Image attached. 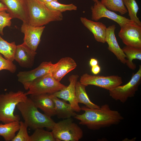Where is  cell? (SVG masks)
Instances as JSON below:
<instances>
[{"label": "cell", "instance_id": "6da1fadb", "mask_svg": "<svg viewBox=\"0 0 141 141\" xmlns=\"http://www.w3.org/2000/svg\"><path fill=\"white\" fill-rule=\"evenodd\" d=\"M81 108L84 113L76 114L74 117L79 121L80 124L91 130H97L117 125L124 119L119 112L111 109L107 104L98 109L90 108L86 106Z\"/></svg>", "mask_w": 141, "mask_h": 141}, {"label": "cell", "instance_id": "7a4b0ae2", "mask_svg": "<svg viewBox=\"0 0 141 141\" xmlns=\"http://www.w3.org/2000/svg\"><path fill=\"white\" fill-rule=\"evenodd\" d=\"M16 107L24 122L28 127L33 130L44 128L51 130L55 123L51 117L39 111L30 97L19 103Z\"/></svg>", "mask_w": 141, "mask_h": 141}, {"label": "cell", "instance_id": "3957f363", "mask_svg": "<svg viewBox=\"0 0 141 141\" xmlns=\"http://www.w3.org/2000/svg\"><path fill=\"white\" fill-rule=\"evenodd\" d=\"M28 14L27 23L34 26H43L63 19L62 13L51 10L39 0H25Z\"/></svg>", "mask_w": 141, "mask_h": 141}, {"label": "cell", "instance_id": "277c9868", "mask_svg": "<svg viewBox=\"0 0 141 141\" xmlns=\"http://www.w3.org/2000/svg\"><path fill=\"white\" fill-rule=\"evenodd\" d=\"M27 95L20 90L0 94V121L4 124L19 122L20 116L14 114L15 109L18 103L26 99Z\"/></svg>", "mask_w": 141, "mask_h": 141}, {"label": "cell", "instance_id": "5b68a950", "mask_svg": "<svg viewBox=\"0 0 141 141\" xmlns=\"http://www.w3.org/2000/svg\"><path fill=\"white\" fill-rule=\"evenodd\" d=\"M51 130L57 141H78L83 135L82 129L71 118L55 123Z\"/></svg>", "mask_w": 141, "mask_h": 141}, {"label": "cell", "instance_id": "8992f818", "mask_svg": "<svg viewBox=\"0 0 141 141\" xmlns=\"http://www.w3.org/2000/svg\"><path fill=\"white\" fill-rule=\"evenodd\" d=\"M66 86L56 80L50 73L34 80L26 93L27 95L32 96L53 94Z\"/></svg>", "mask_w": 141, "mask_h": 141}, {"label": "cell", "instance_id": "52a82bcc", "mask_svg": "<svg viewBox=\"0 0 141 141\" xmlns=\"http://www.w3.org/2000/svg\"><path fill=\"white\" fill-rule=\"evenodd\" d=\"M141 82V66L139 65L138 70L133 73L130 80L123 85L119 86L109 91L110 96L115 101L124 103L129 98L134 96Z\"/></svg>", "mask_w": 141, "mask_h": 141}, {"label": "cell", "instance_id": "ba28073f", "mask_svg": "<svg viewBox=\"0 0 141 141\" xmlns=\"http://www.w3.org/2000/svg\"><path fill=\"white\" fill-rule=\"evenodd\" d=\"M79 81L86 87L89 85H93L109 91L121 85L123 82L121 77L117 75L105 76L92 75L87 73L81 77Z\"/></svg>", "mask_w": 141, "mask_h": 141}, {"label": "cell", "instance_id": "9c48e42d", "mask_svg": "<svg viewBox=\"0 0 141 141\" xmlns=\"http://www.w3.org/2000/svg\"><path fill=\"white\" fill-rule=\"evenodd\" d=\"M118 36L126 46L141 48V26L131 21L122 27Z\"/></svg>", "mask_w": 141, "mask_h": 141}, {"label": "cell", "instance_id": "30bf717a", "mask_svg": "<svg viewBox=\"0 0 141 141\" xmlns=\"http://www.w3.org/2000/svg\"><path fill=\"white\" fill-rule=\"evenodd\" d=\"M54 64L51 61L43 62L33 70L20 72L17 75L18 81L22 85L25 90H28L34 80L50 73Z\"/></svg>", "mask_w": 141, "mask_h": 141}, {"label": "cell", "instance_id": "8fae6325", "mask_svg": "<svg viewBox=\"0 0 141 141\" xmlns=\"http://www.w3.org/2000/svg\"><path fill=\"white\" fill-rule=\"evenodd\" d=\"M91 9L92 12L91 19L92 20L97 21L101 18L106 17L114 21L120 27L132 21L130 19L118 15L108 9L99 1L95 2Z\"/></svg>", "mask_w": 141, "mask_h": 141}, {"label": "cell", "instance_id": "7c38bea8", "mask_svg": "<svg viewBox=\"0 0 141 141\" xmlns=\"http://www.w3.org/2000/svg\"><path fill=\"white\" fill-rule=\"evenodd\" d=\"M45 26H34L27 22H23L21 31L24 34V42L32 50L36 51L40 42Z\"/></svg>", "mask_w": 141, "mask_h": 141}, {"label": "cell", "instance_id": "4fadbf2b", "mask_svg": "<svg viewBox=\"0 0 141 141\" xmlns=\"http://www.w3.org/2000/svg\"><path fill=\"white\" fill-rule=\"evenodd\" d=\"M79 77L78 75H72L68 78L69 82L68 86L53 93L57 97L68 101L76 112H79L81 110L75 96V85Z\"/></svg>", "mask_w": 141, "mask_h": 141}, {"label": "cell", "instance_id": "5bb4252c", "mask_svg": "<svg viewBox=\"0 0 141 141\" xmlns=\"http://www.w3.org/2000/svg\"><path fill=\"white\" fill-rule=\"evenodd\" d=\"M6 7V11L12 18H17L23 22L28 21V14L25 0H0Z\"/></svg>", "mask_w": 141, "mask_h": 141}, {"label": "cell", "instance_id": "9a60e30c", "mask_svg": "<svg viewBox=\"0 0 141 141\" xmlns=\"http://www.w3.org/2000/svg\"><path fill=\"white\" fill-rule=\"evenodd\" d=\"M37 53L24 43L16 45L14 55L15 60L21 67L26 68H32L34 63Z\"/></svg>", "mask_w": 141, "mask_h": 141}, {"label": "cell", "instance_id": "2e32d148", "mask_svg": "<svg viewBox=\"0 0 141 141\" xmlns=\"http://www.w3.org/2000/svg\"><path fill=\"white\" fill-rule=\"evenodd\" d=\"M77 66L75 61L71 57L62 58L54 64L50 73L54 78L60 81L66 75L74 69Z\"/></svg>", "mask_w": 141, "mask_h": 141}, {"label": "cell", "instance_id": "e0dca14e", "mask_svg": "<svg viewBox=\"0 0 141 141\" xmlns=\"http://www.w3.org/2000/svg\"><path fill=\"white\" fill-rule=\"evenodd\" d=\"M116 28L115 25L110 26L107 28L105 42L108 45V50L113 53L121 63L125 64L126 56L120 47L116 40L115 33Z\"/></svg>", "mask_w": 141, "mask_h": 141}, {"label": "cell", "instance_id": "ac0fdd59", "mask_svg": "<svg viewBox=\"0 0 141 141\" xmlns=\"http://www.w3.org/2000/svg\"><path fill=\"white\" fill-rule=\"evenodd\" d=\"M49 94L30 95V98L38 108L42 110L44 114L51 117L56 115V111L54 103Z\"/></svg>", "mask_w": 141, "mask_h": 141}, {"label": "cell", "instance_id": "d6986e66", "mask_svg": "<svg viewBox=\"0 0 141 141\" xmlns=\"http://www.w3.org/2000/svg\"><path fill=\"white\" fill-rule=\"evenodd\" d=\"M80 20L84 26L92 33L97 41L103 43L106 42L107 28L105 24L101 22L89 20L85 17H81Z\"/></svg>", "mask_w": 141, "mask_h": 141}, {"label": "cell", "instance_id": "ffe728a7", "mask_svg": "<svg viewBox=\"0 0 141 141\" xmlns=\"http://www.w3.org/2000/svg\"><path fill=\"white\" fill-rule=\"evenodd\" d=\"M49 95L54 103L56 115L58 118L65 119L74 117L76 115L75 111L70 103H67L63 99H60L53 94Z\"/></svg>", "mask_w": 141, "mask_h": 141}, {"label": "cell", "instance_id": "44dd1931", "mask_svg": "<svg viewBox=\"0 0 141 141\" xmlns=\"http://www.w3.org/2000/svg\"><path fill=\"white\" fill-rule=\"evenodd\" d=\"M86 87L80 81L77 82L75 85V96L78 103L83 104L90 108H99L100 106L93 103L89 99L86 91Z\"/></svg>", "mask_w": 141, "mask_h": 141}, {"label": "cell", "instance_id": "7402d4cb", "mask_svg": "<svg viewBox=\"0 0 141 141\" xmlns=\"http://www.w3.org/2000/svg\"><path fill=\"white\" fill-rule=\"evenodd\" d=\"M122 49L127 58L125 64L129 68L134 70L136 66L133 60L134 59L141 60V48L126 46Z\"/></svg>", "mask_w": 141, "mask_h": 141}, {"label": "cell", "instance_id": "603a6c76", "mask_svg": "<svg viewBox=\"0 0 141 141\" xmlns=\"http://www.w3.org/2000/svg\"><path fill=\"white\" fill-rule=\"evenodd\" d=\"M20 126L19 122H12L0 124V136L6 141H11L18 131Z\"/></svg>", "mask_w": 141, "mask_h": 141}, {"label": "cell", "instance_id": "cb8c5ba5", "mask_svg": "<svg viewBox=\"0 0 141 141\" xmlns=\"http://www.w3.org/2000/svg\"><path fill=\"white\" fill-rule=\"evenodd\" d=\"M16 45L15 42L9 43L4 39L0 35V54L4 58L13 62Z\"/></svg>", "mask_w": 141, "mask_h": 141}, {"label": "cell", "instance_id": "d4e9b609", "mask_svg": "<svg viewBox=\"0 0 141 141\" xmlns=\"http://www.w3.org/2000/svg\"><path fill=\"white\" fill-rule=\"evenodd\" d=\"M100 2L108 9L119 12L121 15L128 12L123 0H101Z\"/></svg>", "mask_w": 141, "mask_h": 141}, {"label": "cell", "instance_id": "484cf974", "mask_svg": "<svg viewBox=\"0 0 141 141\" xmlns=\"http://www.w3.org/2000/svg\"><path fill=\"white\" fill-rule=\"evenodd\" d=\"M125 6L128 13L130 20L141 26V22L137 16L139 9L138 5L135 0H123Z\"/></svg>", "mask_w": 141, "mask_h": 141}, {"label": "cell", "instance_id": "4316f807", "mask_svg": "<svg viewBox=\"0 0 141 141\" xmlns=\"http://www.w3.org/2000/svg\"><path fill=\"white\" fill-rule=\"evenodd\" d=\"M30 137L31 141H57L51 132L45 131L43 128L34 130Z\"/></svg>", "mask_w": 141, "mask_h": 141}, {"label": "cell", "instance_id": "83f0119b", "mask_svg": "<svg viewBox=\"0 0 141 141\" xmlns=\"http://www.w3.org/2000/svg\"><path fill=\"white\" fill-rule=\"evenodd\" d=\"M50 10L62 13L66 11L75 10L77 7L73 4H61L58 1H54L45 4Z\"/></svg>", "mask_w": 141, "mask_h": 141}, {"label": "cell", "instance_id": "f1b7e54d", "mask_svg": "<svg viewBox=\"0 0 141 141\" xmlns=\"http://www.w3.org/2000/svg\"><path fill=\"white\" fill-rule=\"evenodd\" d=\"M18 132L11 141H31L30 136L28 133L27 126L24 122L19 121Z\"/></svg>", "mask_w": 141, "mask_h": 141}, {"label": "cell", "instance_id": "f546056e", "mask_svg": "<svg viewBox=\"0 0 141 141\" xmlns=\"http://www.w3.org/2000/svg\"><path fill=\"white\" fill-rule=\"evenodd\" d=\"M12 18L6 11L0 12V34L4 35L3 30L6 27H10L11 24Z\"/></svg>", "mask_w": 141, "mask_h": 141}, {"label": "cell", "instance_id": "4dcf8cb0", "mask_svg": "<svg viewBox=\"0 0 141 141\" xmlns=\"http://www.w3.org/2000/svg\"><path fill=\"white\" fill-rule=\"evenodd\" d=\"M16 66L13 61L4 58L0 54V71L6 70L11 73H14L16 72Z\"/></svg>", "mask_w": 141, "mask_h": 141}, {"label": "cell", "instance_id": "1f68e13d", "mask_svg": "<svg viewBox=\"0 0 141 141\" xmlns=\"http://www.w3.org/2000/svg\"><path fill=\"white\" fill-rule=\"evenodd\" d=\"M101 70V67L98 64L91 67V72L95 75L98 74L100 72Z\"/></svg>", "mask_w": 141, "mask_h": 141}, {"label": "cell", "instance_id": "d6a6232c", "mask_svg": "<svg viewBox=\"0 0 141 141\" xmlns=\"http://www.w3.org/2000/svg\"><path fill=\"white\" fill-rule=\"evenodd\" d=\"M89 64L92 67L98 64V61L96 59L94 58H91L89 61Z\"/></svg>", "mask_w": 141, "mask_h": 141}, {"label": "cell", "instance_id": "836d02e7", "mask_svg": "<svg viewBox=\"0 0 141 141\" xmlns=\"http://www.w3.org/2000/svg\"><path fill=\"white\" fill-rule=\"evenodd\" d=\"M7 8L1 2H0V12L6 11Z\"/></svg>", "mask_w": 141, "mask_h": 141}, {"label": "cell", "instance_id": "e575fe53", "mask_svg": "<svg viewBox=\"0 0 141 141\" xmlns=\"http://www.w3.org/2000/svg\"><path fill=\"white\" fill-rule=\"evenodd\" d=\"M45 4L54 1H58V0H39Z\"/></svg>", "mask_w": 141, "mask_h": 141}, {"label": "cell", "instance_id": "d590c367", "mask_svg": "<svg viewBox=\"0 0 141 141\" xmlns=\"http://www.w3.org/2000/svg\"><path fill=\"white\" fill-rule=\"evenodd\" d=\"M92 0L95 2H97L99 1V0Z\"/></svg>", "mask_w": 141, "mask_h": 141}]
</instances>
